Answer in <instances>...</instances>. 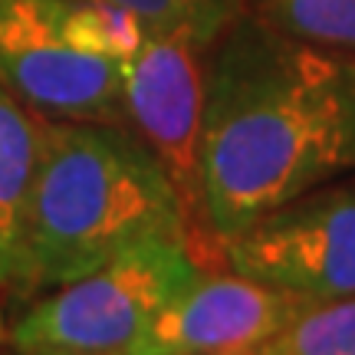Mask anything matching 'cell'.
<instances>
[{
	"instance_id": "cell-1",
	"label": "cell",
	"mask_w": 355,
	"mask_h": 355,
	"mask_svg": "<svg viewBox=\"0 0 355 355\" xmlns=\"http://www.w3.org/2000/svg\"><path fill=\"white\" fill-rule=\"evenodd\" d=\"M355 171V53L279 33L250 10L211 43L198 145V217L220 243Z\"/></svg>"
},
{
	"instance_id": "cell-2",
	"label": "cell",
	"mask_w": 355,
	"mask_h": 355,
	"mask_svg": "<svg viewBox=\"0 0 355 355\" xmlns=\"http://www.w3.org/2000/svg\"><path fill=\"white\" fill-rule=\"evenodd\" d=\"M152 237H184L171 178L125 125L50 119L13 296L30 300Z\"/></svg>"
},
{
	"instance_id": "cell-3",
	"label": "cell",
	"mask_w": 355,
	"mask_h": 355,
	"mask_svg": "<svg viewBox=\"0 0 355 355\" xmlns=\"http://www.w3.org/2000/svg\"><path fill=\"white\" fill-rule=\"evenodd\" d=\"M201 270L184 237H152L46 290L7 329L17 355H128L152 316Z\"/></svg>"
},
{
	"instance_id": "cell-4",
	"label": "cell",
	"mask_w": 355,
	"mask_h": 355,
	"mask_svg": "<svg viewBox=\"0 0 355 355\" xmlns=\"http://www.w3.org/2000/svg\"><path fill=\"white\" fill-rule=\"evenodd\" d=\"M224 266L303 296H355V178H336L257 217L220 243Z\"/></svg>"
},
{
	"instance_id": "cell-5",
	"label": "cell",
	"mask_w": 355,
	"mask_h": 355,
	"mask_svg": "<svg viewBox=\"0 0 355 355\" xmlns=\"http://www.w3.org/2000/svg\"><path fill=\"white\" fill-rule=\"evenodd\" d=\"M207 50L184 33L148 30L122 69V115L125 128L158 158L171 178L191 230V254L198 263L217 254L204 237L198 217V145L204 115V69ZM224 263V257H220Z\"/></svg>"
},
{
	"instance_id": "cell-6",
	"label": "cell",
	"mask_w": 355,
	"mask_h": 355,
	"mask_svg": "<svg viewBox=\"0 0 355 355\" xmlns=\"http://www.w3.org/2000/svg\"><path fill=\"white\" fill-rule=\"evenodd\" d=\"M0 83L46 119L125 125L122 69L69 40L63 0H0Z\"/></svg>"
},
{
	"instance_id": "cell-7",
	"label": "cell",
	"mask_w": 355,
	"mask_h": 355,
	"mask_svg": "<svg viewBox=\"0 0 355 355\" xmlns=\"http://www.w3.org/2000/svg\"><path fill=\"white\" fill-rule=\"evenodd\" d=\"M309 300L273 290L234 270L201 266L132 343L128 355L254 352Z\"/></svg>"
},
{
	"instance_id": "cell-8",
	"label": "cell",
	"mask_w": 355,
	"mask_h": 355,
	"mask_svg": "<svg viewBox=\"0 0 355 355\" xmlns=\"http://www.w3.org/2000/svg\"><path fill=\"white\" fill-rule=\"evenodd\" d=\"M46 115L0 83V290L13 293L20 273L30 194L43 158Z\"/></svg>"
},
{
	"instance_id": "cell-9",
	"label": "cell",
	"mask_w": 355,
	"mask_h": 355,
	"mask_svg": "<svg viewBox=\"0 0 355 355\" xmlns=\"http://www.w3.org/2000/svg\"><path fill=\"white\" fill-rule=\"evenodd\" d=\"M254 355H355V296L306 303Z\"/></svg>"
},
{
	"instance_id": "cell-10",
	"label": "cell",
	"mask_w": 355,
	"mask_h": 355,
	"mask_svg": "<svg viewBox=\"0 0 355 355\" xmlns=\"http://www.w3.org/2000/svg\"><path fill=\"white\" fill-rule=\"evenodd\" d=\"M243 10L279 33L355 53V0H243Z\"/></svg>"
},
{
	"instance_id": "cell-11",
	"label": "cell",
	"mask_w": 355,
	"mask_h": 355,
	"mask_svg": "<svg viewBox=\"0 0 355 355\" xmlns=\"http://www.w3.org/2000/svg\"><path fill=\"white\" fill-rule=\"evenodd\" d=\"M99 3L122 7L132 17H139L148 30L184 33L201 46H211L243 10V0H99Z\"/></svg>"
},
{
	"instance_id": "cell-12",
	"label": "cell",
	"mask_w": 355,
	"mask_h": 355,
	"mask_svg": "<svg viewBox=\"0 0 355 355\" xmlns=\"http://www.w3.org/2000/svg\"><path fill=\"white\" fill-rule=\"evenodd\" d=\"M7 343V322H3V316H0V345Z\"/></svg>"
},
{
	"instance_id": "cell-13",
	"label": "cell",
	"mask_w": 355,
	"mask_h": 355,
	"mask_svg": "<svg viewBox=\"0 0 355 355\" xmlns=\"http://www.w3.org/2000/svg\"><path fill=\"white\" fill-rule=\"evenodd\" d=\"M224 355H254V352H224Z\"/></svg>"
}]
</instances>
